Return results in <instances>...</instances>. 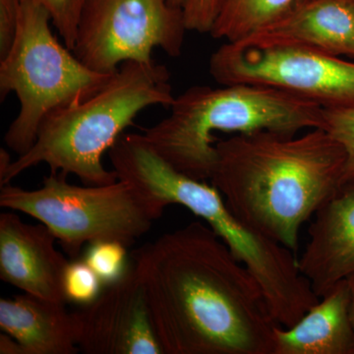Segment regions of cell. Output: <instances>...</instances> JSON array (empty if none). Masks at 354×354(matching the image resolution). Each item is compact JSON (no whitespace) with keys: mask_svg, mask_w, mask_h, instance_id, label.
Returning a JSON list of instances; mask_svg holds the SVG:
<instances>
[{"mask_svg":"<svg viewBox=\"0 0 354 354\" xmlns=\"http://www.w3.org/2000/svg\"><path fill=\"white\" fill-rule=\"evenodd\" d=\"M165 354H272L259 283L208 223L192 221L133 255Z\"/></svg>","mask_w":354,"mask_h":354,"instance_id":"cell-1","label":"cell"},{"mask_svg":"<svg viewBox=\"0 0 354 354\" xmlns=\"http://www.w3.org/2000/svg\"><path fill=\"white\" fill-rule=\"evenodd\" d=\"M212 185L237 218L295 253L305 221L344 185L346 152L323 128L216 142Z\"/></svg>","mask_w":354,"mask_h":354,"instance_id":"cell-2","label":"cell"},{"mask_svg":"<svg viewBox=\"0 0 354 354\" xmlns=\"http://www.w3.org/2000/svg\"><path fill=\"white\" fill-rule=\"evenodd\" d=\"M176 95L167 66L127 62L97 94L51 113L39 127L34 145L0 174V185L41 164L50 172L74 174L86 185H106L118 174L102 164L127 127L143 109L171 108Z\"/></svg>","mask_w":354,"mask_h":354,"instance_id":"cell-3","label":"cell"},{"mask_svg":"<svg viewBox=\"0 0 354 354\" xmlns=\"http://www.w3.org/2000/svg\"><path fill=\"white\" fill-rule=\"evenodd\" d=\"M193 86L177 95L171 114L144 130L158 155L185 176L211 179L216 164L215 133L269 131L297 134L323 128L324 109L264 86Z\"/></svg>","mask_w":354,"mask_h":354,"instance_id":"cell-4","label":"cell"},{"mask_svg":"<svg viewBox=\"0 0 354 354\" xmlns=\"http://www.w3.org/2000/svg\"><path fill=\"white\" fill-rule=\"evenodd\" d=\"M50 21L41 4L22 0L12 46L0 59L1 101L15 93L20 102L4 141L19 156L34 145L48 115L97 94L115 74L100 73L83 64L55 38Z\"/></svg>","mask_w":354,"mask_h":354,"instance_id":"cell-5","label":"cell"},{"mask_svg":"<svg viewBox=\"0 0 354 354\" xmlns=\"http://www.w3.org/2000/svg\"><path fill=\"white\" fill-rule=\"evenodd\" d=\"M66 177L50 172L36 190L6 184L0 191V206L44 223L71 258L85 244L113 241L129 247L164 214L128 181L78 186Z\"/></svg>","mask_w":354,"mask_h":354,"instance_id":"cell-6","label":"cell"},{"mask_svg":"<svg viewBox=\"0 0 354 354\" xmlns=\"http://www.w3.org/2000/svg\"><path fill=\"white\" fill-rule=\"evenodd\" d=\"M209 72L220 85L278 88L323 109L354 106V62L301 46L225 43L209 57Z\"/></svg>","mask_w":354,"mask_h":354,"instance_id":"cell-7","label":"cell"},{"mask_svg":"<svg viewBox=\"0 0 354 354\" xmlns=\"http://www.w3.org/2000/svg\"><path fill=\"white\" fill-rule=\"evenodd\" d=\"M183 9L167 0H85L72 51L88 68L113 74L127 62H152L153 48L180 57Z\"/></svg>","mask_w":354,"mask_h":354,"instance_id":"cell-8","label":"cell"},{"mask_svg":"<svg viewBox=\"0 0 354 354\" xmlns=\"http://www.w3.org/2000/svg\"><path fill=\"white\" fill-rule=\"evenodd\" d=\"M77 344L87 354H165L134 267L73 312Z\"/></svg>","mask_w":354,"mask_h":354,"instance_id":"cell-9","label":"cell"},{"mask_svg":"<svg viewBox=\"0 0 354 354\" xmlns=\"http://www.w3.org/2000/svg\"><path fill=\"white\" fill-rule=\"evenodd\" d=\"M44 223L29 225L16 214L0 215V279L28 295L66 304L64 274L69 261L55 247Z\"/></svg>","mask_w":354,"mask_h":354,"instance_id":"cell-10","label":"cell"},{"mask_svg":"<svg viewBox=\"0 0 354 354\" xmlns=\"http://www.w3.org/2000/svg\"><path fill=\"white\" fill-rule=\"evenodd\" d=\"M298 268L319 298L354 274V181L316 212Z\"/></svg>","mask_w":354,"mask_h":354,"instance_id":"cell-11","label":"cell"},{"mask_svg":"<svg viewBox=\"0 0 354 354\" xmlns=\"http://www.w3.org/2000/svg\"><path fill=\"white\" fill-rule=\"evenodd\" d=\"M241 41L301 46L354 58V0H310Z\"/></svg>","mask_w":354,"mask_h":354,"instance_id":"cell-12","label":"cell"},{"mask_svg":"<svg viewBox=\"0 0 354 354\" xmlns=\"http://www.w3.org/2000/svg\"><path fill=\"white\" fill-rule=\"evenodd\" d=\"M351 288L339 281L290 328L277 326L272 354H354Z\"/></svg>","mask_w":354,"mask_h":354,"instance_id":"cell-13","label":"cell"},{"mask_svg":"<svg viewBox=\"0 0 354 354\" xmlns=\"http://www.w3.org/2000/svg\"><path fill=\"white\" fill-rule=\"evenodd\" d=\"M62 302L24 293L0 299V328L13 337L23 354H75V319Z\"/></svg>","mask_w":354,"mask_h":354,"instance_id":"cell-14","label":"cell"},{"mask_svg":"<svg viewBox=\"0 0 354 354\" xmlns=\"http://www.w3.org/2000/svg\"><path fill=\"white\" fill-rule=\"evenodd\" d=\"M310 0H218L209 35L236 43L283 19Z\"/></svg>","mask_w":354,"mask_h":354,"instance_id":"cell-15","label":"cell"},{"mask_svg":"<svg viewBox=\"0 0 354 354\" xmlns=\"http://www.w3.org/2000/svg\"><path fill=\"white\" fill-rule=\"evenodd\" d=\"M127 248L113 241L88 244L83 260L94 270L102 283L108 286L127 272Z\"/></svg>","mask_w":354,"mask_h":354,"instance_id":"cell-16","label":"cell"},{"mask_svg":"<svg viewBox=\"0 0 354 354\" xmlns=\"http://www.w3.org/2000/svg\"><path fill=\"white\" fill-rule=\"evenodd\" d=\"M104 285L94 270L82 260L69 262L64 274L66 301L88 305L101 295Z\"/></svg>","mask_w":354,"mask_h":354,"instance_id":"cell-17","label":"cell"},{"mask_svg":"<svg viewBox=\"0 0 354 354\" xmlns=\"http://www.w3.org/2000/svg\"><path fill=\"white\" fill-rule=\"evenodd\" d=\"M323 118V129L329 132L346 152L344 183L354 181V106L324 109Z\"/></svg>","mask_w":354,"mask_h":354,"instance_id":"cell-18","label":"cell"},{"mask_svg":"<svg viewBox=\"0 0 354 354\" xmlns=\"http://www.w3.org/2000/svg\"><path fill=\"white\" fill-rule=\"evenodd\" d=\"M50 14L53 24L64 41L65 46L73 50L79 18L85 0H35Z\"/></svg>","mask_w":354,"mask_h":354,"instance_id":"cell-19","label":"cell"},{"mask_svg":"<svg viewBox=\"0 0 354 354\" xmlns=\"http://www.w3.org/2000/svg\"><path fill=\"white\" fill-rule=\"evenodd\" d=\"M218 0H187L183 7L188 31L209 34L215 21Z\"/></svg>","mask_w":354,"mask_h":354,"instance_id":"cell-20","label":"cell"},{"mask_svg":"<svg viewBox=\"0 0 354 354\" xmlns=\"http://www.w3.org/2000/svg\"><path fill=\"white\" fill-rule=\"evenodd\" d=\"M22 0H0V59L6 57L12 46Z\"/></svg>","mask_w":354,"mask_h":354,"instance_id":"cell-21","label":"cell"},{"mask_svg":"<svg viewBox=\"0 0 354 354\" xmlns=\"http://www.w3.org/2000/svg\"><path fill=\"white\" fill-rule=\"evenodd\" d=\"M0 353L1 354H23L22 348L10 335L2 334L0 335Z\"/></svg>","mask_w":354,"mask_h":354,"instance_id":"cell-22","label":"cell"},{"mask_svg":"<svg viewBox=\"0 0 354 354\" xmlns=\"http://www.w3.org/2000/svg\"><path fill=\"white\" fill-rule=\"evenodd\" d=\"M349 288H351V322H353V329H354V274L351 276V278L348 279Z\"/></svg>","mask_w":354,"mask_h":354,"instance_id":"cell-23","label":"cell"},{"mask_svg":"<svg viewBox=\"0 0 354 354\" xmlns=\"http://www.w3.org/2000/svg\"><path fill=\"white\" fill-rule=\"evenodd\" d=\"M186 1H187V0H167V2H169L171 6L183 9L184 6H185Z\"/></svg>","mask_w":354,"mask_h":354,"instance_id":"cell-24","label":"cell"}]
</instances>
